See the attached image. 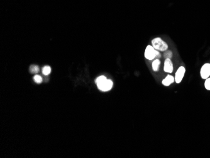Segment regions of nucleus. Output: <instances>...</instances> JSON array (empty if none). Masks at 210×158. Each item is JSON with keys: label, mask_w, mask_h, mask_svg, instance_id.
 I'll return each mask as SVG.
<instances>
[{"label": "nucleus", "mask_w": 210, "mask_h": 158, "mask_svg": "<svg viewBox=\"0 0 210 158\" xmlns=\"http://www.w3.org/2000/svg\"><path fill=\"white\" fill-rule=\"evenodd\" d=\"M51 72V68L49 66H45L42 68V73L44 75H49Z\"/></svg>", "instance_id": "9d476101"}, {"label": "nucleus", "mask_w": 210, "mask_h": 158, "mask_svg": "<svg viewBox=\"0 0 210 158\" xmlns=\"http://www.w3.org/2000/svg\"><path fill=\"white\" fill-rule=\"evenodd\" d=\"M34 80L37 83H41L42 81V78L39 75H35L34 76Z\"/></svg>", "instance_id": "f8f14e48"}, {"label": "nucleus", "mask_w": 210, "mask_h": 158, "mask_svg": "<svg viewBox=\"0 0 210 158\" xmlns=\"http://www.w3.org/2000/svg\"><path fill=\"white\" fill-rule=\"evenodd\" d=\"M164 71L168 73H172L173 71V64L170 59H166L164 61Z\"/></svg>", "instance_id": "423d86ee"}, {"label": "nucleus", "mask_w": 210, "mask_h": 158, "mask_svg": "<svg viewBox=\"0 0 210 158\" xmlns=\"http://www.w3.org/2000/svg\"><path fill=\"white\" fill-rule=\"evenodd\" d=\"M201 76L203 79L206 80L207 78L209 77L210 76V64L209 63H206V64H204L202 66L200 71Z\"/></svg>", "instance_id": "20e7f679"}, {"label": "nucleus", "mask_w": 210, "mask_h": 158, "mask_svg": "<svg viewBox=\"0 0 210 158\" xmlns=\"http://www.w3.org/2000/svg\"><path fill=\"white\" fill-rule=\"evenodd\" d=\"M205 86L206 90H210V78H207L205 83Z\"/></svg>", "instance_id": "ddd939ff"}, {"label": "nucleus", "mask_w": 210, "mask_h": 158, "mask_svg": "<svg viewBox=\"0 0 210 158\" xmlns=\"http://www.w3.org/2000/svg\"><path fill=\"white\" fill-rule=\"evenodd\" d=\"M157 50L155 49L152 45H147L145 51V58L148 60H153L156 58Z\"/></svg>", "instance_id": "7ed1b4c3"}, {"label": "nucleus", "mask_w": 210, "mask_h": 158, "mask_svg": "<svg viewBox=\"0 0 210 158\" xmlns=\"http://www.w3.org/2000/svg\"><path fill=\"white\" fill-rule=\"evenodd\" d=\"M160 58H161V54L160 53V52L159 51H157V54H156V58H155V59H159Z\"/></svg>", "instance_id": "4468645a"}, {"label": "nucleus", "mask_w": 210, "mask_h": 158, "mask_svg": "<svg viewBox=\"0 0 210 158\" xmlns=\"http://www.w3.org/2000/svg\"><path fill=\"white\" fill-rule=\"evenodd\" d=\"M96 83L99 90L102 91H110L113 87V82L110 80H107L105 76H99L96 80Z\"/></svg>", "instance_id": "f257e3e1"}, {"label": "nucleus", "mask_w": 210, "mask_h": 158, "mask_svg": "<svg viewBox=\"0 0 210 158\" xmlns=\"http://www.w3.org/2000/svg\"><path fill=\"white\" fill-rule=\"evenodd\" d=\"M174 81H175V78L173 76L167 75L164 80H163L162 84L166 86H168L170 84L173 83Z\"/></svg>", "instance_id": "0eeeda50"}, {"label": "nucleus", "mask_w": 210, "mask_h": 158, "mask_svg": "<svg viewBox=\"0 0 210 158\" xmlns=\"http://www.w3.org/2000/svg\"><path fill=\"white\" fill-rule=\"evenodd\" d=\"M160 65V61L159 59H155L152 62V69L154 71L157 72L159 70V67Z\"/></svg>", "instance_id": "6e6552de"}, {"label": "nucleus", "mask_w": 210, "mask_h": 158, "mask_svg": "<svg viewBox=\"0 0 210 158\" xmlns=\"http://www.w3.org/2000/svg\"><path fill=\"white\" fill-rule=\"evenodd\" d=\"M152 44L153 48L159 51L164 52L168 49L167 44L160 37H156L153 38L152 41Z\"/></svg>", "instance_id": "f03ea898"}, {"label": "nucleus", "mask_w": 210, "mask_h": 158, "mask_svg": "<svg viewBox=\"0 0 210 158\" xmlns=\"http://www.w3.org/2000/svg\"><path fill=\"white\" fill-rule=\"evenodd\" d=\"M173 52L171 51H164V56L166 59H170L173 58Z\"/></svg>", "instance_id": "9b49d317"}, {"label": "nucleus", "mask_w": 210, "mask_h": 158, "mask_svg": "<svg viewBox=\"0 0 210 158\" xmlns=\"http://www.w3.org/2000/svg\"><path fill=\"white\" fill-rule=\"evenodd\" d=\"M30 71L31 73L36 74L39 72V67L37 65H32L30 67Z\"/></svg>", "instance_id": "1a4fd4ad"}, {"label": "nucleus", "mask_w": 210, "mask_h": 158, "mask_svg": "<svg viewBox=\"0 0 210 158\" xmlns=\"http://www.w3.org/2000/svg\"><path fill=\"white\" fill-rule=\"evenodd\" d=\"M185 72H186V69L184 67L181 66L179 67V69H177V71L176 73V76H175V81L177 83H180L182 81Z\"/></svg>", "instance_id": "39448f33"}]
</instances>
